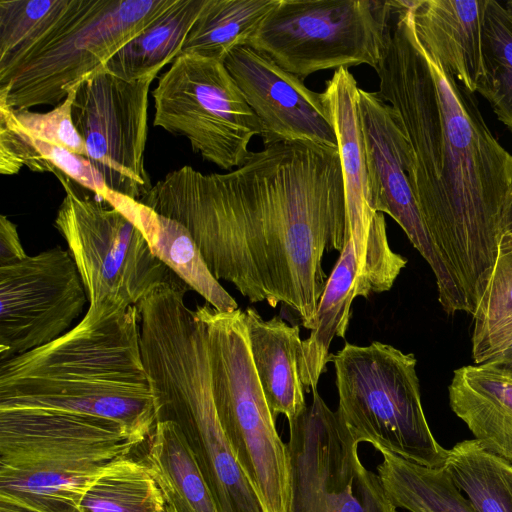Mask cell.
<instances>
[{"label":"cell","instance_id":"obj_1","mask_svg":"<svg viewBox=\"0 0 512 512\" xmlns=\"http://www.w3.org/2000/svg\"><path fill=\"white\" fill-rule=\"evenodd\" d=\"M159 210L189 231L217 280L251 303L288 306L313 329L324 255L346 238L338 149L282 142L226 174L183 166L167 175Z\"/></svg>","mask_w":512,"mask_h":512},{"label":"cell","instance_id":"obj_2","mask_svg":"<svg viewBox=\"0 0 512 512\" xmlns=\"http://www.w3.org/2000/svg\"><path fill=\"white\" fill-rule=\"evenodd\" d=\"M411 5L394 0L375 69L378 93L402 120L420 213L473 315L498 255L512 155L491 133L473 94L420 44Z\"/></svg>","mask_w":512,"mask_h":512},{"label":"cell","instance_id":"obj_3","mask_svg":"<svg viewBox=\"0 0 512 512\" xmlns=\"http://www.w3.org/2000/svg\"><path fill=\"white\" fill-rule=\"evenodd\" d=\"M8 408L110 420L135 447L143 444L156 418L137 306H89L58 339L0 361V409Z\"/></svg>","mask_w":512,"mask_h":512},{"label":"cell","instance_id":"obj_4","mask_svg":"<svg viewBox=\"0 0 512 512\" xmlns=\"http://www.w3.org/2000/svg\"><path fill=\"white\" fill-rule=\"evenodd\" d=\"M140 347L157 421L180 429L219 512H264L216 412L204 327L181 295L140 311Z\"/></svg>","mask_w":512,"mask_h":512},{"label":"cell","instance_id":"obj_5","mask_svg":"<svg viewBox=\"0 0 512 512\" xmlns=\"http://www.w3.org/2000/svg\"><path fill=\"white\" fill-rule=\"evenodd\" d=\"M177 0H56L14 49L0 56V106L59 105Z\"/></svg>","mask_w":512,"mask_h":512},{"label":"cell","instance_id":"obj_6","mask_svg":"<svg viewBox=\"0 0 512 512\" xmlns=\"http://www.w3.org/2000/svg\"><path fill=\"white\" fill-rule=\"evenodd\" d=\"M221 427L264 512H288L290 461L251 357L243 311L197 306Z\"/></svg>","mask_w":512,"mask_h":512},{"label":"cell","instance_id":"obj_7","mask_svg":"<svg viewBox=\"0 0 512 512\" xmlns=\"http://www.w3.org/2000/svg\"><path fill=\"white\" fill-rule=\"evenodd\" d=\"M337 413L361 442L430 468L445 467L448 449L435 439L421 403L417 360L394 346L346 342L332 354Z\"/></svg>","mask_w":512,"mask_h":512},{"label":"cell","instance_id":"obj_8","mask_svg":"<svg viewBox=\"0 0 512 512\" xmlns=\"http://www.w3.org/2000/svg\"><path fill=\"white\" fill-rule=\"evenodd\" d=\"M393 0H279L248 44L304 80L327 69H376Z\"/></svg>","mask_w":512,"mask_h":512},{"label":"cell","instance_id":"obj_9","mask_svg":"<svg viewBox=\"0 0 512 512\" xmlns=\"http://www.w3.org/2000/svg\"><path fill=\"white\" fill-rule=\"evenodd\" d=\"M53 174L65 191L54 226L67 243L89 306H137L173 272L121 211L79 190L60 171Z\"/></svg>","mask_w":512,"mask_h":512},{"label":"cell","instance_id":"obj_10","mask_svg":"<svg viewBox=\"0 0 512 512\" xmlns=\"http://www.w3.org/2000/svg\"><path fill=\"white\" fill-rule=\"evenodd\" d=\"M154 126L186 138L192 150L221 169L242 166L261 123L223 62L181 55L160 75Z\"/></svg>","mask_w":512,"mask_h":512},{"label":"cell","instance_id":"obj_11","mask_svg":"<svg viewBox=\"0 0 512 512\" xmlns=\"http://www.w3.org/2000/svg\"><path fill=\"white\" fill-rule=\"evenodd\" d=\"M312 401L289 424L288 512H397L378 474L358 455L360 441L312 389Z\"/></svg>","mask_w":512,"mask_h":512},{"label":"cell","instance_id":"obj_12","mask_svg":"<svg viewBox=\"0 0 512 512\" xmlns=\"http://www.w3.org/2000/svg\"><path fill=\"white\" fill-rule=\"evenodd\" d=\"M157 75L126 81L105 70L76 87L72 120L106 186L139 201L152 187L144 165L148 93Z\"/></svg>","mask_w":512,"mask_h":512},{"label":"cell","instance_id":"obj_13","mask_svg":"<svg viewBox=\"0 0 512 512\" xmlns=\"http://www.w3.org/2000/svg\"><path fill=\"white\" fill-rule=\"evenodd\" d=\"M358 107L370 177L371 206L386 213L403 229L431 267L443 310L469 311L456 281L440 258L416 202L411 174L413 152L396 110L378 93L359 88Z\"/></svg>","mask_w":512,"mask_h":512},{"label":"cell","instance_id":"obj_14","mask_svg":"<svg viewBox=\"0 0 512 512\" xmlns=\"http://www.w3.org/2000/svg\"><path fill=\"white\" fill-rule=\"evenodd\" d=\"M87 300L77 266L60 246L0 266V361L67 333Z\"/></svg>","mask_w":512,"mask_h":512},{"label":"cell","instance_id":"obj_15","mask_svg":"<svg viewBox=\"0 0 512 512\" xmlns=\"http://www.w3.org/2000/svg\"><path fill=\"white\" fill-rule=\"evenodd\" d=\"M223 63L261 123L264 146L305 141L338 149L322 93L246 45L234 48Z\"/></svg>","mask_w":512,"mask_h":512},{"label":"cell","instance_id":"obj_16","mask_svg":"<svg viewBox=\"0 0 512 512\" xmlns=\"http://www.w3.org/2000/svg\"><path fill=\"white\" fill-rule=\"evenodd\" d=\"M406 264L407 259L389 244L363 253L352 238L345 239L319 300L314 327L302 342L300 374L306 390L317 388L331 362L334 337L345 338L353 300L390 290Z\"/></svg>","mask_w":512,"mask_h":512},{"label":"cell","instance_id":"obj_17","mask_svg":"<svg viewBox=\"0 0 512 512\" xmlns=\"http://www.w3.org/2000/svg\"><path fill=\"white\" fill-rule=\"evenodd\" d=\"M134 448L126 430L110 420L44 409H0V461L114 460Z\"/></svg>","mask_w":512,"mask_h":512},{"label":"cell","instance_id":"obj_18","mask_svg":"<svg viewBox=\"0 0 512 512\" xmlns=\"http://www.w3.org/2000/svg\"><path fill=\"white\" fill-rule=\"evenodd\" d=\"M359 87L347 68L335 70L322 92L337 138L346 204V238L357 248L368 247L375 212L371 206L370 177L358 107ZM345 238V239H346Z\"/></svg>","mask_w":512,"mask_h":512},{"label":"cell","instance_id":"obj_19","mask_svg":"<svg viewBox=\"0 0 512 512\" xmlns=\"http://www.w3.org/2000/svg\"><path fill=\"white\" fill-rule=\"evenodd\" d=\"M487 0H412L415 35L470 93L482 75V26Z\"/></svg>","mask_w":512,"mask_h":512},{"label":"cell","instance_id":"obj_20","mask_svg":"<svg viewBox=\"0 0 512 512\" xmlns=\"http://www.w3.org/2000/svg\"><path fill=\"white\" fill-rule=\"evenodd\" d=\"M251 357L269 409L276 419L283 414L288 422L306 407L301 380L302 342L298 325H289L279 316L265 320L255 308L243 311Z\"/></svg>","mask_w":512,"mask_h":512},{"label":"cell","instance_id":"obj_21","mask_svg":"<svg viewBox=\"0 0 512 512\" xmlns=\"http://www.w3.org/2000/svg\"><path fill=\"white\" fill-rule=\"evenodd\" d=\"M104 200L141 230L154 255L207 304L220 312L238 309L236 300L211 273L200 249L181 223L112 190Z\"/></svg>","mask_w":512,"mask_h":512},{"label":"cell","instance_id":"obj_22","mask_svg":"<svg viewBox=\"0 0 512 512\" xmlns=\"http://www.w3.org/2000/svg\"><path fill=\"white\" fill-rule=\"evenodd\" d=\"M111 461L93 458L0 461V497L39 512H79L87 488Z\"/></svg>","mask_w":512,"mask_h":512},{"label":"cell","instance_id":"obj_23","mask_svg":"<svg viewBox=\"0 0 512 512\" xmlns=\"http://www.w3.org/2000/svg\"><path fill=\"white\" fill-rule=\"evenodd\" d=\"M448 393L474 439L512 464V379L486 363L463 366L454 371Z\"/></svg>","mask_w":512,"mask_h":512},{"label":"cell","instance_id":"obj_24","mask_svg":"<svg viewBox=\"0 0 512 512\" xmlns=\"http://www.w3.org/2000/svg\"><path fill=\"white\" fill-rule=\"evenodd\" d=\"M142 459L165 502L166 512H219L179 427L157 421Z\"/></svg>","mask_w":512,"mask_h":512},{"label":"cell","instance_id":"obj_25","mask_svg":"<svg viewBox=\"0 0 512 512\" xmlns=\"http://www.w3.org/2000/svg\"><path fill=\"white\" fill-rule=\"evenodd\" d=\"M205 0H177L139 35L124 45L103 70L126 81L158 75L178 56Z\"/></svg>","mask_w":512,"mask_h":512},{"label":"cell","instance_id":"obj_26","mask_svg":"<svg viewBox=\"0 0 512 512\" xmlns=\"http://www.w3.org/2000/svg\"><path fill=\"white\" fill-rule=\"evenodd\" d=\"M278 2L205 0L178 56L190 55L224 62L234 48L248 44L260 23Z\"/></svg>","mask_w":512,"mask_h":512},{"label":"cell","instance_id":"obj_27","mask_svg":"<svg viewBox=\"0 0 512 512\" xmlns=\"http://www.w3.org/2000/svg\"><path fill=\"white\" fill-rule=\"evenodd\" d=\"M379 451L383 460L377 474L397 508L409 512H477L445 467L430 468Z\"/></svg>","mask_w":512,"mask_h":512},{"label":"cell","instance_id":"obj_28","mask_svg":"<svg viewBox=\"0 0 512 512\" xmlns=\"http://www.w3.org/2000/svg\"><path fill=\"white\" fill-rule=\"evenodd\" d=\"M445 468L477 512H512V464L477 440L448 449Z\"/></svg>","mask_w":512,"mask_h":512},{"label":"cell","instance_id":"obj_29","mask_svg":"<svg viewBox=\"0 0 512 512\" xmlns=\"http://www.w3.org/2000/svg\"><path fill=\"white\" fill-rule=\"evenodd\" d=\"M23 166L35 172L60 171L100 198L110 191L88 158L31 137L0 118V172L13 175Z\"/></svg>","mask_w":512,"mask_h":512},{"label":"cell","instance_id":"obj_30","mask_svg":"<svg viewBox=\"0 0 512 512\" xmlns=\"http://www.w3.org/2000/svg\"><path fill=\"white\" fill-rule=\"evenodd\" d=\"M79 512H166L145 462L129 455L112 460L87 488Z\"/></svg>","mask_w":512,"mask_h":512},{"label":"cell","instance_id":"obj_31","mask_svg":"<svg viewBox=\"0 0 512 512\" xmlns=\"http://www.w3.org/2000/svg\"><path fill=\"white\" fill-rule=\"evenodd\" d=\"M481 53L482 75L476 91L512 131V16L495 0H487Z\"/></svg>","mask_w":512,"mask_h":512},{"label":"cell","instance_id":"obj_32","mask_svg":"<svg viewBox=\"0 0 512 512\" xmlns=\"http://www.w3.org/2000/svg\"><path fill=\"white\" fill-rule=\"evenodd\" d=\"M473 317L472 356L482 364L512 343V252L498 253Z\"/></svg>","mask_w":512,"mask_h":512},{"label":"cell","instance_id":"obj_33","mask_svg":"<svg viewBox=\"0 0 512 512\" xmlns=\"http://www.w3.org/2000/svg\"><path fill=\"white\" fill-rule=\"evenodd\" d=\"M76 87L59 105L48 112L38 113L29 110L16 112L0 106V118L31 137L63 147L87 158L85 143L72 120V104Z\"/></svg>","mask_w":512,"mask_h":512},{"label":"cell","instance_id":"obj_34","mask_svg":"<svg viewBox=\"0 0 512 512\" xmlns=\"http://www.w3.org/2000/svg\"><path fill=\"white\" fill-rule=\"evenodd\" d=\"M56 0L0 1V56L18 46L49 14Z\"/></svg>","mask_w":512,"mask_h":512},{"label":"cell","instance_id":"obj_35","mask_svg":"<svg viewBox=\"0 0 512 512\" xmlns=\"http://www.w3.org/2000/svg\"><path fill=\"white\" fill-rule=\"evenodd\" d=\"M27 256L17 226L7 216H0V266L18 262Z\"/></svg>","mask_w":512,"mask_h":512},{"label":"cell","instance_id":"obj_36","mask_svg":"<svg viewBox=\"0 0 512 512\" xmlns=\"http://www.w3.org/2000/svg\"><path fill=\"white\" fill-rule=\"evenodd\" d=\"M512 252V191L504 212L498 253Z\"/></svg>","mask_w":512,"mask_h":512},{"label":"cell","instance_id":"obj_37","mask_svg":"<svg viewBox=\"0 0 512 512\" xmlns=\"http://www.w3.org/2000/svg\"><path fill=\"white\" fill-rule=\"evenodd\" d=\"M485 363L512 379V343L500 354Z\"/></svg>","mask_w":512,"mask_h":512},{"label":"cell","instance_id":"obj_38","mask_svg":"<svg viewBox=\"0 0 512 512\" xmlns=\"http://www.w3.org/2000/svg\"><path fill=\"white\" fill-rule=\"evenodd\" d=\"M0 512H39L11 499L0 497Z\"/></svg>","mask_w":512,"mask_h":512},{"label":"cell","instance_id":"obj_39","mask_svg":"<svg viewBox=\"0 0 512 512\" xmlns=\"http://www.w3.org/2000/svg\"><path fill=\"white\" fill-rule=\"evenodd\" d=\"M508 13L512 16V1H508L505 6Z\"/></svg>","mask_w":512,"mask_h":512}]
</instances>
